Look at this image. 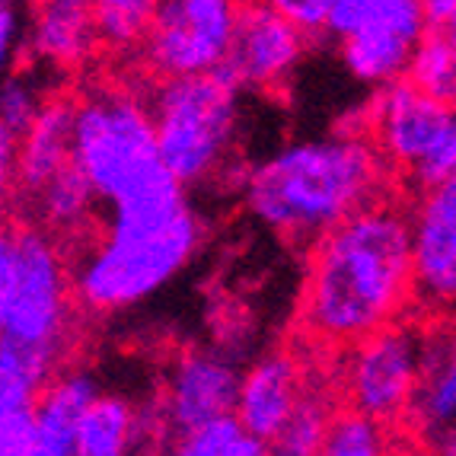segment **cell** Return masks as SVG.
Instances as JSON below:
<instances>
[{"label": "cell", "instance_id": "cell-1", "mask_svg": "<svg viewBox=\"0 0 456 456\" xmlns=\"http://www.w3.org/2000/svg\"><path fill=\"white\" fill-rule=\"evenodd\" d=\"M411 300V227L403 211L367 205L316 240L304 322L316 338L358 345Z\"/></svg>", "mask_w": 456, "mask_h": 456}, {"label": "cell", "instance_id": "cell-2", "mask_svg": "<svg viewBox=\"0 0 456 456\" xmlns=\"http://www.w3.org/2000/svg\"><path fill=\"white\" fill-rule=\"evenodd\" d=\"M74 167L90 183L106 227H147L191 208L185 189L160 163L151 115L128 93L102 90L74 106Z\"/></svg>", "mask_w": 456, "mask_h": 456}, {"label": "cell", "instance_id": "cell-3", "mask_svg": "<svg viewBox=\"0 0 456 456\" xmlns=\"http://www.w3.org/2000/svg\"><path fill=\"white\" fill-rule=\"evenodd\" d=\"M380 160L361 137H320L278 151L246 183V205L265 227L310 240L367 208L380 189Z\"/></svg>", "mask_w": 456, "mask_h": 456}, {"label": "cell", "instance_id": "cell-4", "mask_svg": "<svg viewBox=\"0 0 456 456\" xmlns=\"http://www.w3.org/2000/svg\"><path fill=\"white\" fill-rule=\"evenodd\" d=\"M236 90L240 84L221 64L211 74L163 80L144 102L160 163L183 189L224 167L236 134Z\"/></svg>", "mask_w": 456, "mask_h": 456}, {"label": "cell", "instance_id": "cell-5", "mask_svg": "<svg viewBox=\"0 0 456 456\" xmlns=\"http://www.w3.org/2000/svg\"><path fill=\"white\" fill-rule=\"evenodd\" d=\"M201 243V221L183 211L151 227H106L102 243L80 262L74 274L77 297L90 310H125L173 281Z\"/></svg>", "mask_w": 456, "mask_h": 456}, {"label": "cell", "instance_id": "cell-6", "mask_svg": "<svg viewBox=\"0 0 456 456\" xmlns=\"http://www.w3.org/2000/svg\"><path fill=\"white\" fill-rule=\"evenodd\" d=\"M380 147L389 160L409 169L425 191L453 183L456 173V118L453 106L419 93L409 80L387 84L373 115Z\"/></svg>", "mask_w": 456, "mask_h": 456}, {"label": "cell", "instance_id": "cell-7", "mask_svg": "<svg viewBox=\"0 0 456 456\" xmlns=\"http://www.w3.org/2000/svg\"><path fill=\"white\" fill-rule=\"evenodd\" d=\"M236 4L230 0H163L153 4L144 36L147 61L163 80L201 77L221 68L230 52Z\"/></svg>", "mask_w": 456, "mask_h": 456}, {"label": "cell", "instance_id": "cell-8", "mask_svg": "<svg viewBox=\"0 0 456 456\" xmlns=\"http://www.w3.org/2000/svg\"><path fill=\"white\" fill-rule=\"evenodd\" d=\"M68 332V272L42 230H16V281L0 335L58 354Z\"/></svg>", "mask_w": 456, "mask_h": 456}, {"label": "cell", "instance_id": "cell-9", "mask_svg": "<svg viewBox=\"0 0 456 456\" xmlns=\"http://www.w3.org/2000/svg\"><path fill=\"white\" fill-rule=\"evenodd\" d=\"M421 342L425 338L415 329L393 322L354 345L348 358L351 411H358L377 425L399 419L415 393Z\"/></svg>", "mask_w": 456, "mask_h": 456}, {"label": "cell", "instance_id": "cell-10", "mask_svg": "<svg viewBox=\"0 0 456 456\" xmlns=\"http://www.w3.org/2000/svg\"><path fill=\"white\" fill-rule=\"evenodd\" d=\"M421 36V0H364L361 26L342 38V61L364 84H395Z\"/></svg>", "mask_w": 456, "mask_h": 456}, {"label": "cell", "instance_id": "cell-11", "mask_svg": "<svg viewBox=\"0 0 456 456\" xmlns=\"http://www.w3.org/2000/svg\"><path fill=\"white\" fill-rule=\"evenodd\" d=\"M306 38L272 4L236 7L233 38L224 68L240 86H272L294 70Z\"/></svg>", "mask_w": 456, "mask_h": 456}, {"label": "cell", "instance_id": "cell-12", "mask_svg": "<svg viewBox=\"0 0 456 456\" xmlns=\"http://www.w3.org/2000/svg\"><path fill=\"white\" fill-rule=\"evenodd\" d=\"M411 227V294L450 304L456 294V185L425 191Z\"/></svg>", "mask_w": 456, "mask_h": 456}, {"label": "cell", "instance_id": "cell-13", "mask_svg": "<svg viewBox=\"0 0 456 456\" xmlns=\"http://www.w3.org/2000/svg\"><path fill=\"white\" fill-rule=\"evenodd\" d=\"M240 373L230 361L211 351H189L169 377L167 411L179 434L211 421L233 419Z\"/></svg>", "mask_w": 456, "mask_h": 456}, {"label": "cell", "instance_id": "cell-14", "mask_svg": "<svg viewBox=\"0 0 456 456\" xmlns=\"http://www.w3.org/2000/svg\"><path fill=\"white\" fill-rule=\"evenodd\" d=\"M300 399V377L288 354H268L240 377L233 419L240 431L272 444Z\"/></svg>", "mask_w": 456, "mask_h": 456}, {"label": "cell", "instance_id": "cell-15", "mask_svg": "<svg viewBox=\"0 0 456 456\" xmlns=\"http://www.w3.org/2000/svg\"><path fill=\"white\" fill-rule=\"evenodd\" d=\"M74 106L70 99H48L16 137V189L36 198L58 169L70 163L74 151Z\"/></svg>", "mask_w": 456, "mask_h": 456}, {"label": "cell", "instance_id": "cell-16", "mask_svg": "<svg viewBox=\"0 0 456 456\" xmlns=\"http://www.w3.org/2000/svg\"><path fill=\"white\" fill-rule=\"evenodd\" d=\"M99 395L96 383L86 373H68L48 383L36 403V437L26 456H70L80 419Z\"/></svg>", "mask_w": 456, "mask_h": 456}, {"label": "cell", "instance_id": "cell-17", "mask_svg": "<svg viewBox=\"0 0 456 456\" xmlns=\"http://www.w3.org/2000/svg\"><path fill=\"white\" fill-rule=\"evenodd\" d=\"M409 409L419 415L421 428L434 434V441H447L453 447V421H456V364L453 342L450 338H425L421 342V364L415 393Z\"/></svg>", "mask_w": 456, "mask_h": 456}, {"label": "cell", "instance_id": "cell-18", "mask_svg": "<svg viewBox=\"0 0 456 456\" xmlns=\"http://www.w3.org/2000/svg\"><path fill=\"white\" fill-rule=\"evenodd\" d=\"M96 45L90 23V4L80 0H52L36 10L32 48L36 54L58 64H77Z\"/></svg>", "mask_w": 456, "mask_h": 456}, {"label": "cell", "instance_id": "cell-19", "mask_svg": "<svg viewBox=\"0 0 456 456\" xmlns=\"http://www.w3.org/2000/svg\"><path fill=\"white\" fill-rule=\"evenodd\" d=\"M54 361V351L0 335V409L36 405L52 380Z\"/></svg>", "mask_w": 456, "mask_h": 456}, {"label": "cell", "instance_id": "cell-20", "mask_svg": "<svg viewBox=\"0 0 456 456\" xmlns=\"http://www.w3.org/2000/svg\"><path fill=\"white\" fill-rule=\"evenodd\" d=\"M134 437V411L118 395H102L90 403L80 419L70 456H128Z\"/></svg>", "mask_w": 456, "mask_h": 456}, {"label": "cell", "instance_id": "cell-21", "mask_svg": "<svg viewBox=\"0 0 456 456\" xmlns=\"http://www.w3.org/2000/svg\"><path fill=\"white\" fill-rule=\"evenodd\" d=\"M411 86L425 96L437 99L444 106H453L456 96V45L453 32H425L419 45L411 48L405 77Z\"/></svg>", "mask_w": 456, "mask_h": 456}, {"label": "cell", "instance_id": "cell-22", "mask_svg": "<svg viewBox=\"0 0 456 456\" xmlns=\"http://www.w3.org/2000/svg\"><path fill=\"white\" fill-rule=\"evenodd\" d=\"M332 415L335 411L326 403V395L300 389V399H297L290 419L268 444V456H320Z\"/></svg>", "mask_w": 456, "mask_h": 456}, {"label": "cell", "instance_id": "cell-23", "mask_svg": "<svg viewBox=\"0 0 456 456\" xmlns=\"http://www.w3.org/2000/svg\"><path fill=\"white\" fill-rule=\"evenodd\" d=\"M38 211L45 217V224L58 230H74L84 227V221L96 211V198H93L90 183L84 179V173L74 167V160L64 169L48 179V185L36 195Z\"/></svg>", "mask_w": 456, "mask_h": 456}, {"label": "cell", "instance_id": "cell-24", "mask_svg": "<svg viewBox=\"0 0 456 456\" xmlns=\"http://www.w3.org/2000/svg\"><path fill=\"white\" fill-rule=\"evenodd\" d=\"M153 16V0H99L90 7V23L96 42L134 45L147 36Z\"/></svg>", "mask_w": 456, "mask_h": 456}, {"label": "cell", "instance_id": "cell-25", "mask_svg": "<svg viewBox=\"0 0 456 456\" xmlns=\"http://www.w3.org/2000/svg\"><path fill=\"white\" fill-rule=\"evenodd\" d=\"M320 456H387L383 425L364 419L358 411L332 415Z\"/></svg>", "mask_w": 456, "mask_h": 456}, {"label": "cell", "instance_id": "cell-26", "mask_svg": "<svg viewBox=\"0 0 456 456\" xmlns=\"http://www.w3.org/2000/svg\"><path fill=\"white\" fill-rule=\"evenodd\" d=\"M240 434L243 431H240L236 419L211 421V425H201V428H195V431L179 434L173 456H224Z\"/></svg>", "mask_w": 456, "mask_h": 456}, {"label": "cell", "instance_id": "cell-27", "mask_svg": "<svg viewBox=\"0 0 456 456\" xmlns=\"http://www.w3.org/2000/svg\"><path fill=\"white\" fill-rule=\"evenodd\" d=\"M38 106L42 102H38L36 90L26 80H20V77H10L7 84L0 86V125L13 131L16 137L29 128Z\"/></svg>", "mask_w": 456, "mask_h": 456}, {"label": "cell", "instance_id": "cell-28", "mask_svg": "<svg viewBox=\"0 0 456 456\" xmlns=\"http://www.w3.org/2000/svg\"><path fill=\"white\" fill-rule=\"evenodd\" d=\"M36 437V405L0 409V456H26Z\"/></svg>", "mask_w": 456, "mask_h": 456}, {"label": "cell", "instance_id": "cell-29", "mask_svg": "<svg viewBox=\"0 0 456 456\" xmlns=\"http://www.w3.org/2000/svg\"><path fill=\"white\" fill-rule=\"evenodd\" d=\"M272 7L278 10V13H281L304 38L326 32L329 0H274Z\"/></svg>", "mask_w": 456, "mask_h": 456}, {"label": "cell", "instance_id": "cell-30", "mask_svg": "<svg viewBox=\"0 0 456 456\" xmlns=\"http://www.w3.org/2000/svg\"><path fill=\"white\" fill-rule=\"evenodd\" d=\"M16 191V134L0 125V221Z\"/></svg>", "mask_w": 456, "mask_h": 456}, {"label": "cell", "instance_id": "cell-31", "mask_svg": "<svg viewBox=\"0 0 456 456\" xmlns=\"http://www.w3.org/2000/svg\"><path fill=\"white\" fill-rule=\"evenodd\" d=\"M16 281V230L0 227V326Z\"/></svg>", "mask_w": 456, "mask_h": 456}, {"label": "cell", "instance_id": "cell-32", "mask_svg": "<svg viewBox=\"0 0 456 456\" xmlns=\"http://www.w3.org/2000/svg\"><path fill=\"white\" fill-rule=\"evenodd\" d=\"M421 20H425V32H453L456 4L453 0H425Z\"/></svg>", "mask_w": 456, "mask_h": 456}, {"label": "cell", "instance_id": "cell-33", "mask_svg": "<svg viewBox=\"0 0 456 456\" xmlns=\"http://www.w3.org/2000/svg\"><path fill=\"white\" fill-rule=\"evenodd\" d=\"M16 42H20V13H16L13 4H4L0 7V68L10 64Z\"/></svg>", "mask_w": 456, "mask_h": 456}, {"label": "cell", "instance_id": "cell-34", "mask_svg": "<svg viewBox=\"0 0 456 456\" xmlns=\"http://www.w3.org/2000/svg\"><path fill=\"white\" fill-rule=\"evenodd\" d=\"M224 456H268V444L256 441V437H249V434H240Z\"/></svg>", "mask_w": 456, "mask_h": 456}, {"label": "cell", "instance_id": "cell-35", "mask_svg": "<svg viewBox=\"0 0 456 456\" xmlns=\"http://www.w3.org/2000/svg\"><path fill=\"white\" fill-rule=\"evenodd\" d=\"M0 7H4V0H0Z\"/></svg>", "mask_w": 456, "mask_h": 456}]
</instances>
